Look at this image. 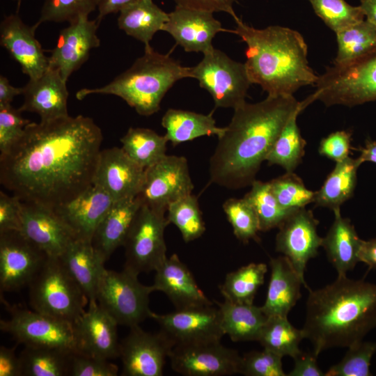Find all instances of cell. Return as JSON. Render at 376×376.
<instances>
[{
    "label": "cell",
    "mask_w": 376,
    "mask_h": 376,
    "mask_svg": "<svg viewBox=\"0 0 376 376\" xmlns=\"http://www.w3.org/2000/svg\"><path fill=\"white\" fill-rule=\"evenodd\" d=\"M102 141L99 126L83 115L31 122L0 155V182L21 201L54 209L93 185Z\"/></svg>",
    "instance_id": "6da1fadb"
},
{
    "label": "cell",
    "mask_w": 376,
    "mask_h": 376,
    "mask_svg": "<svg viewBox=\"0 0 376 376\" xmlns=\"http://www.w3.org/2000/svg\"><path fill=\"white\" fill-rule=\"evenodd\" d=\"M293 95H267L234 109L210 159V182L237 189L251 185L286 122L300 107Z\"/></svg>",
    "instance_id": "7a4b0ae2"
},
{
    "label": "cell",
    "mask_w": 376,
    "mask_h": 376,
    "mask_svg": "<svg viewBox=\"0 0 376 376\" xmlns=\"http://www.w3.org/2000/svg\"><path fill=\"white\" fill-rule=\"evenodd\" d=\"M308 290L302 330L317 356L329 348L349 347L376 327L375 284L345 275Z\"/></svg>",
    "instance_id": "3957f363"
},
{
    "label": "cell",
    "mask_w": 376,
    "mask_h": 376,
    "mask_svg": "<svg viewBox=\"0 0 376 376\" xmlns=\"http://www.w3.org/2000/svg\"><path fill=\"white\" fill-rule=\"evenodd\" d=\"M233 31L246 44L245 66L251 82L268 95H293L299 88L315 84L308 65L307 45L295 30L281 26L256 29L235 21Z\"/></svg>",
    "instance_id": "277c9868"
},
{
    "label": "cell",
    "mask_w": 376,
    "mask_h": 376,
    "mask_svg": "<svg viewBox=\"0 0 376 376\" xmlns=\"http://www.w3.org/2000/svg\"><path fill=\"white\" fill-rule=\"evenodd\" d=\"M191 77V68L182 66L169 54H160L151 46L143 56L109 84L77 91L81 100L90 95H113L125 100L141 116H150L160 109L166 92L178 80Z\"/></svg>",
    "instance_id": "5b68a950"
},
{
    "label": "cell",
    "mask_w": 376,
    "mask_h": 376,
    "mask_svg": "<svg viewBox=\"0 0 376 376\" xmlns=\"http://www.w3.org/2000/svg\"><path fill=\"white\" fill-rule=\"evenodd\" d=\"M28 286L33 310L72 324L89 302L59 257L48 256Z\"/></svg>",
    "instance_id": "8992f818"
},
{
    "label": "cell",
    "mask_w": 376,
    "mask_h": 376,
    "mask_svg": "<svg viewBox=\"0 0 376 376\" xmlns=\"http://www.w3.org/2000/svg\"><path fill=\"white\" fill-rule=\"evenodd\" d=\"M315 85L317 89L311 100L327 107L376 101V50L354 61L328 67Z\"/></svg>",
    "instance_id": "52a82bcc"
},
{
    "label": "cell",
    "mask_w": 376,
    "mask_h": 376,
    "mask_svg": "<svg viewBox=\"0 0 376 376\" xmlns=\"http://www.w3.org/2000/svg\"><path fill=\"white\" fill-rule=\"evenodd\" d=\"M153 285H144L138 274L123 268L121 272L104 268L100 276L96 301L120 325H138L150 318L149 296Z\"/></svg>",
    "instance_id": "ba28073f"
},
{
    "label": "cell",
    "mask_w": 376,
    "mask_h": 376,
    "mask_svg": "<svg viewBox=\"0 0 376 376\" xmlns=\"http://www.w3.org/2000/svg\"><path fill=\"white\" fill-rule=\"evenodd\" d=\"M165 213L141 203L123 244L124 269L138 275L148 273L155 271L167 258L164 230L169 224Z\"/></svg>",
    "instance_id": "9c48e42d"
},
{
    "label": "cell",
    "mask_w": 376,
    "mask_h": 376,
    "mask_svg": "<svg viewBox=\"0 0 376 376\" xmlns=\"http://www.w3.org/2000/svg\"><path fill=\"white\" fill-rule=\"evenodd\" d=\"M191 77L212 95L215 107L233 108L245 102L252 84L244 63L237 62L214 47L191 68Z\"/></svg>",
    "instance_id": "30bf717a"
},
{
    "label": "cell",
    "mask_w": 376,
    "mask_h": 376,
    "mask_svg": "<svg viewBox=\"0 0 376 376\" xmlns=\"http://www.w3.org/2000/svg\"><path fill=\"white\" fill-rule=\"evenodd\" d=\"M8 310L10 318L1 320L0 329L17 343L76 352L72 323L17 306H9Z\"/></svg>",
    "instance_id": "8fae6325"
},
{
    "label": "cell",
    "mask_w": 376,
    "mask_h": 376,
    "mask_svg": "<svg viewBox=\"0 0 376 376\" xmlns=\"http://www.w3.org/2000/svg\"><path fill=\"white\" fill-rule=\"evenodd\" d=\"M169 359L185 376H227L240 373L242 357L221 340L175 344Z\"/></svg>",
    "instance_id": "7c38bea8"
},
{
    "label": "cell",
    "mask_w": 376,
    "mask_h": 376,
    "mask_svg": "<svg viewBox=\"0 0 376 376\" xmlns=\"http://www.w3.org/2000/svg\"><path fill=\"white\" fill-rule=\"evenodd\" d=\"M193 189L187 159L166 155L146 169L143 183L137 196L142 204L166 212L171 203L192 194Z\"/></svg>",
    "instance_id": "4fadbf2b"
},
{
    "label": "cell",
    "mask_w": 376,
    "mask_h": 376,
    "mask_svg": "<svg viewBox=\"0 0 376 376\" xmlns=\"http://www.w3.org/2000/svg\"><path fill=\"white\" fill-rule=\"evenodd\" d=\"M175 345L161 330L152 334L143 330L139 324L131 327L127 336L120 343L121 375L162 376Z\"/></svg>",
    "instance_id": "5bb4252c"
},
{
    "label": "cell",
    "mask_w": 376,
    "mask_h": 376,
    "mask_svg": "<svg viewBox=\"0 0 376 376\" xmlns=\"http://www.w3.org/2000/svg\"><path fill=\"white\" fill-rule=\"evenodd\" d=\"M48 256L20 231L0 233L1 292L29 285Z\"/></svg>",
    "instance_id": "9a60e30c"
},
{
    "label": "cell",
    "mask_w": 376,
    "mask_h": 376,
    "mask_svg": "<svg viewBox=\"0 0 376 376\" xmlns=\"http://www.w3.org/2000/svg\"><path fill=\"white\" fill-rule=\"evenodd\" d=\"M319 221L312 211L305 207L292 212L279 226L276 251L282 253L304 281L308 260L316 257L322 237L318 233Z\"/></svg>",
    "instance_id": "2e32d148"
},
{
    "label": "cell",
    "mask_w": 376,
    "mask_h": 376,
    "mask_svg": "<svg viewBox=\"0 0 376 376\" xmlns=\"http://www.w3.org/2000/svg\"><path fill=\"white\" fill-rule=\"evenodd\" d=\"M150 318L175 344L221 340L224 335L219 308L197 306L166 313L151 311Z\"/></svg>",
    "instance_id": "e0dca14e"
},
{
    "label": "cell",
    "mask_w": 376,
    "mask_h": 376,
    "mask_svg": "<svg viewBox=\"0 0 376 376\" xmlns=\"http://www.w3.org/2000/svg\"><path fill=\"white\" fill-rule=\"evenodd\" d=\"M118 325L95 299L90 300L88 309L72 323L76 352L107 359L119 357Z\"/></svg>",
    "instance_id": "ac0fdd59"
},
{
    "label": "cell",
    "mask_w": 376,
    "mask_h": 376,
    "mask_svg": "<svg viewBox=\"0 0 376 376\" xmlns=\"http://www.w3.org/2000/svg\"><path fill=\"white\" fill-rule=\"evenodd\" d=\"M145 172L122 148H107L100 152L93 185L104 190L113 202L135 198L141 191Z\"/></svg>",
    "instance_id": "d6986e66"
},
{
    "label": "cell",
    "mask_w": 376,
    "mask_h": 376,
    "mask_svg": "<svg viewBox=\"0 0 376 376\" xmlns=\"http://www.w3.org/2000/svg\"><path fill=\"white\" fill-rule=\"evenodd\" d=\"M99 22L81 15L61 30L56 45L49 56V68L58 70L67 81L88 58L91 51L98 47Z\"/></svg>",
    "instance_id": "ffe728a7"
},
{
    "label": "cell",
    "mask_w": 376,
    "mask_h": 376,
    "mask_svg": "<svg viewBox=\"0 0 376 376\" xmlns=\"http://www.w3.org/2000/svg\"><path fill=\"white\" fill-rule=\"evenodd\" d=\"M21 218L20 232L48 256L59 257L77 239L54 210L42 205L21 201Z\"/></svg>",
    "instance_id": "44dd1931"
},
{
    "label": "cell",
    "mask_w": 376,
    "mask_h": 376,
    "mask_svg": "<svg viewBox=\"0 0 376 376\" xmlns=\"http://www.w3.org/2000/svg\"><path fill=\"white\" fill-rule=\"evenodd\" d=\"M37 26L24 24L17 14L6 17L0 26V42L21 66L29 79L40 77L49 68V57L35 37Z\"/></svg>",
    "instance_id": "7402d4cb"
},
{
    "label": "cell",
    "mask_w": 376,
    "mask_h": 376,
    "mask_svg": "<svg viewBox=\"0 0 376 376\" xmlns=\"http://www.w3.org/2000/svg\"><path fill=\"white\" fill-rule=\"evenodd\" d=\"M162 31L169 33L188 52H205L214 48L212 40L225 31L213 13L176 6L169 13Z\"/></svg>",
    "instance_id": "603a6c76"
},
{
    "label": "cell",
    "mask_w": 376,
    "mask_h": 376,
    "mask_svg": "<svg viewBox=\"0 0 376 376\" xmlns=\"http://www.w3.org/2000/svg\"><path fill=\"white\" fill-rule=\"evenodd\" d=\"M66 82L58 70L49 68L23 87L24 102L19 110L37 113L42 122L68 116Z\"/></svg>",
    "instance_id": "cb8c5ba5"
},
{
    "label": "cell",
    "mask_w": 376,
    "mask_h": 376,
    "mask_svg": "<svg viewBox=\"0 0 376 376\" xmlns=\"http://www.w3.org/2000/svg\"><path fill=\"white\" fill-rule=\"evenodd\" d=\"M113 202L104 190L91 185L71 201L53 210L77 239L92 242L98 224Z\"/></svg>",
    "instance_id": "d4e9b609"
},
{
    "label": "cell",
    "mask_w": 376,
    "mask_h": 376,
    "mask_svg": "<svg viewBox=\"0 0 376 376\" xmlns=\"http://www.w3.org/2000/svg\"><path fill=\"white\" fill-rule=\"evenodd\" d=\"M155 272V291L164 292L175 309L212 305L176 253L167 257Z\"/></svg>",
    "instance_id": "484cf974"
},
{
    "label": "cell",
    "mask_w": 376,
    "mask_h": 376,
    "mask_svg": "<svg viewBox=\"0 0 376 376\" xmlns=\"http://www.w3.org/2000/svg\"><path fill=\"white\" fill-rule=\"evenodd\" d=\"M271 274L267 297L261 306L267 317H288L300 299L301 285L308 288L284 256L271 258Z\"/></svg>",
    "instance_id": "4316f807"
},
{
    "label": "cell",
    "mask_w": 376,
    "mask_h": 376,
    "mask_svg": "<svg viewBox=\"0 0 376 376\" xmlns=\"http://www.w3.org/2000/svg\"><path fill=\"white\" fill-rule=\"evenodd\" d=\"M141 205L138 196L114 201L98 224L92 244L105 262L117 248L123 246Z\"/></svg>",
    "instance_id": "83f0119b"
},
{
    "label": "cell",
    "mask_w": 376,
    "mask_h": 376,
    "mask_svg": "<svg viewBox=\"0 0 376 376\" xmlns=\"http://www.w3.org/2000/svg\"><path fill=\"white\" fill-rule=\"evenodd\" d=\"M333 212L334 220L322 237V246L338 276H345L360 262L359 252L363 240L358 236L351 221L342 217L340 209Z\"/></svg>",
    "instance_id": "f1b7e54d"
},
{
    "label": "cell",
    "mask_w": 376,
    "mask_h": 376,
    "mask_svg": "<svg viewBox=\"0 0 376 376\" xmlns=\"http://www.w3.org/2000/svg\"><path fill=\"white\" fill-rule=\"evenodd\" d=\"M59 258L88 300H96L97 287L105 261L92 242L75 240Z\"/></svg>",
    "instance_id": "f546056e"
},
{
    "label": "cell",
    "mask_w": 376,
    "mask_h": 376,
    "mask_svg": "<svg viewBox=\"0 0 376 376\" xmlns=\"http://www.w3.org/2000/svg\"><path fill=\"white\" fill-rule=\"evenodd\" d=\"M224 335L234 342L257 340L268 317L261 306L224 299L217 303Z\"/></svg>",
    "instance_id": "4dcf8cb0"
},
{
    "label": "cell",
    "mask_w": 376,
    "mask_h": 376,
    "mask_svg": "<svg viewBox=\"0 0 376 376\" xmlns=\"http://www.w3.org/2000/svg\"><path fill=\"white\" fill-rule=\"evenodd\" d=\"M119 13V29L143 42L145 47L150 46V42L154 35L162 31L169 19V13L159 8L152 0H136Z\"/></svg>",
    "instance_id": "1f68e13d"
},
{
    "label": "cell",
    "mask_w": 376,
    "mask_h": 376,
    "mask_svg": "<svg viewBox=\"0 0 376 376\" xmlns=\"http://www.w3.org/2000/svg\"><path fill=\"white\" fill-rule=\"evenodd\" d=\"M166 137L175 146L203 136L216 135L220 137L226 127L217 126L212 114L198 113L182 109H169L162 119Z\"/></svg>",
    "instance_id": "d6a6232c"
},
{
    "label": "cell",
    "mask_w": 376,
    "mask_h": 376,
    "mask_svg": "<svg viewBox=\"0 0 376 376\" xmlns=\"http://www.w3.org/2000/svg\"><path fill=\"white\" fill-rule=\"evenodd\" d=\"M361 165L357 159L350 156L336 163L332 171L321 188L315 191L314 203L317 206L335 210L353 195L357 185V173Z\"/></svg>",
    "instance_id": "836d02e7"
},
{
    "label": "cell",
    "mask_w": 376,
    "mask_h": 376,
    "mask_svg": "<svg viewBox=\"0 0 376 376\" xmlns=\"http://www.w3.org/2000/svg\"><path fill=\"white\" fill-rule=\"evenodd\" d=\"M308 104L306 100L301 102L300 107L286 122L266 157L269 165L277 164L286 172H293L300 164L306 142L301 135L297 118Z\"/></svg>",
    "instance_id": "e575fe53"
},
{
    "label": "cell",
    "mask_w": 376,
    "mask_h": 376,
    "mask_svg": "<svg viewBox=\"0 0 376 376\" xmlns=\"http://www.w3.org/2000/svg\"><path fill=\"white\" fill-rule=\"evenodd\" d=\"M75 352L59 347L25 346L19 354L22 376L70 375Z\"/></svg>",
    "instance_id": "d590c367"
},
{
    "label": "cell",
    "mask_w": 376,
    "mask_h": 376,
    "mask_svg": "<svg viewBox=\"0 0 376 376\" xmlns=\"http://www.w3.org/2000/svg\"><path fill=\"white\" fill-rule=\"evenodd\" d=\"M120 141L126 155L145 169L166 155L167 138L150 129L130 127Z\"/></svg>",
    "instance_id": "8d00e7d4"
},
{
    "label": "cell",
    "mask_w": 376,
    "mask_h": 376,
    "mask_svg": "<svg viewBox=\"0 0 376 376\" xmlns=\"http://www.w3.org/2000/svg\"><path fill=\"white\" fill-rule=\"evenodd\" d=\"M337 55L334 64H344L376 50V27L367 19L350 25L336 33Z\"/></svg>",
    "instance_id": "74e56055"
},
{
    "label": "cell",
    "mask_w": 376,
    "mask_h": 376,
    "mask_svg": "<svg viewBox=\"0 0 376 376\" xmlns=\"http://www.w3.org/2000/svg\"><path fill=\"white\" fill-rule=\"evenodd\" d=\"M304 338L302 329H299L285 317H268L263 327L258 341L267 349L282 358H295L301 351L299 344Z\"/></svg>",
    "instance_id": "f35d334b"
},
{
    "label": "cell",
    "mask_w": 376,
    "mask_h": 376,
    "mask_svg": "<svg viewBox=\"0 0 376 376\" xmlns=\"http://www.w3.org/2000/svg\"><path fill=\"white\" fill-rule=\"evenodd\" d=\"M267 266L263 263H251L226 274L220 286L225 299L253 304L259 288L263 285Z\"/></svg>",
    "instance_id": "ab89813d"
},
{
    "label": "cell",
    "mask_w": 376,
    "mask_h": 376,
    "mask_svg": "<svg viewBox=\"0 0 376 376\" xmlns=\"http://www.w3.org/2000/svg\"><path fill=\"white\" fill-rule=\"evenodd\" d=\"M251 186L250 191L244 198L257 214L260 230L265 232L279 228L294 210H288L281 206L272 193L269 182L255 180Z\"/></svg>",
    "instance_id": "60d3db41"
},
{
    "label": "cell",
    "mask_w": 376,
    "mask_h": 376,
    "mask_svg": "<svg viewBox=\"0 0 376 376\" xmlns=\"http://www.w3.org/2000/svg\"><path fill=\"white\" fill-rule=\"evenodd\" d=\"M166 212L169 224H174L179 229L185 242L195 240L204 233L205 222L198 199L192 194L171 203Z\"/></svg>",
    "instance_id": "b9f144b4"
},
{
    "label": "cell",
    "mask_w": 376,
    "mask_h": 376,
    "mask_svg": "<svg viewBox=\"0 0 376 376\" xmlns=\"http://www.w3.org/2000/svg\"><path fill=\"white\" fill-rule=\"evenodd\" d=\"M269 185L279 203L285 210L306 207L314 202L315 191L306 188L302 180L294 172H286L271 180Z\"/></svg>",
    "instance_id": "7bdbcfd3"
},
{
    "label": "cell",
    "mask_w": 376,
    "mask_h": 376,
    "mask_svg": "<svg viewBox=\"0 0 376 376\" xmlns=\"http://www.w3.org/2000/svg\"><path fill=\"white\" fill-rule=\"evenodd\" d=\"M223 210L237 239L244 243L258 239V233L260 230L257 214L244 198L226 200Z\"/></svg>",
    "instance_id": "ee69618b"
},
{
    "label": "cell",
    "mask_w": 376,
    "mask_h": 376,
    "mask_svg": "<svg viewBox=\"0 0 376 376\" xmlns=\"http://www.w3.org/2000/svg\"><path fill=\"white\" fill-rule=\"evenodd\" d=\"M308 1L315 14L335 33L365 17L360 6H351L345 0Z\"/></svg>",
    "instance_id": "f6af8a7d"
},
{
    "label": "cell",
    "mask_w": 376,
    "mask_h": 376,
    "mask_svg": "<svg viewBox=\"0 0 376 376\" xmlns=\"http://www.w3.org/2000/svg\"><path fill=\"white\" fill-rule=\"evenodd\" d=\"M376 352V343L363 340L348 347L340 362L332 366L325 376H370L371 359Z\"/></svg>",
    "instance_id": "bcb514c9"
},
{
    "label": "cell",
    "mask_w": 376,
    "mask_h": 376,
    "mask_svg": "<svg viewBox=\"0 0 376 376\" xmlns=\"http://www.w3.org/2000/svg\"><path fill=\"white\" fill-rule=\"evenodd\" d=\"M99 0H45L37 27L45 22L69 23L97 8Z\"/></svg>",
    "instance_id": "7dc6e473"
},
{
    "label": "cell",
    "mask_w": 376,
    "mask_h": 376,
    "mask_svg": "<svg viewBox=\"0 0 376 376\" xmlns=\"http://www.w3.org/2000/svg\"><path fill=\"white\" fill-rule=\"evenodd\" d=\"M282 357L265 349L251 351L242 357L240 374L246 376H285Z\"/></svg>",
    "instance_id": "c3c4849f"
},
{
    "label": "cell",
    "mask_w": 376,
    "mask_h": 376,
    "mask_svg": "<svg viewBox=\"0 0 376 376\" xmlns=\"http://www.w3.org/2000/svg\"><path fill=\"white\" fill-rule=\"evenodd\" d=\"M19 109L11 105L0 107V151L8 152L22 137L24 129L31 121L22 116Z\"/></svg>",
    "instance_id": "681fc988"
},
{
    "label": "cell",
    "mask_w": 376,
    "mask_h": 376,
    "mask_svg": "<svg viewBox=\"0 0 376 376\" xmlns=\"http://www.w3.org/2000/svg\"><path fill=\"white\" fill-rule=\"evenodd\" d=\"M118 373V366L109 362V359L77 352L72 354L70 376H116Z\"/></svg>",
    "instance_id": "f907efd6"
},
{
    "label": "cell",
    "mask_w": 376,
    "mask_h": 376,
    "mask_svg": "<svg viewBox=\"0 0 376 376\" xmlns=\"http://www.w3.org/2000/svg\"><path fill=\"white\" fill-rule=\"evenodd\" d=\"M351 133L345 130L337 131L322 139L318 148L319 153L338 162L349 157Z\"/></svg>",
    "instance_id": "816d5d0a"
},
{
    "label": "cell",
    "mask_w": 376,
    "mask_h": 376,
    "mask_svg": "<svg viewBox=\"0 0 376 376\" xmlns=\"http://www.w3.org/2000/svg\"><path fill=\"white\" fill-rule=\"evenodd\" d=\"M21 201L13 195L0 191V233L21 231Z\"/></svg>",
    "instance_id": "f5cc1de1"
},
{
    "label": "cell",
    "mask_w": 376,
    "mask_h": 376,
    "mask_svg": "<svg viewBox=\"0 0 376 376\" xmlns=\"http://www.w3.org/2000/svg\"><path fill=\"white\" fill-rule=\"evenodd\" d=\"M176 6L209 11L214 12H226L230 15L235 21L239 17L236 15L233 10V3L235 0H174Z\"/></svg>",
    "instance_id": "db71d44e"
},
{
    "label": "cell",
    "mask_w": 376,
    "mask_h": 376,
    "mask_svg": "<svg viewBox=\"0 0 376 376\" xmlns=\"http://www.w3.org/2000/svg\"><path fill=\"white\" fill-rule=\"evenodd\" d=\"M318 356L313 352H301L294 358L295 364L289 376H324L325 373L320 368L317 363Z\"/></svg>",
    "instance_id": "11a10c76"
},
{
    "label": "cell",
    "mask_w": 376,
    "mask_h": 376,
    "mask_svg": "<svg viewBox=\"0 0 376 376\" xmlns=\"http://www.w3.org/2000/svg\"><path fill=\"white\" fill-rule=\"evenodd\" d=\"M0 376H22V366L15 347H0Z\"/></svg>",
    "instance_id": "9f6ffc18"
},
{
    "label": "cell",
    "mask_w": 376,
    "mask_h": 376,
    "mask_svg": "<svg viewBox=\"0 0 376 376\" xmlns=\"http://www.w3.org/2000/svg\"><path fill=\"white\" fill-rule=\"evenodd\" d=\"M23 93V87L12 86L4 76H0V107L11 105L14 97Z\"/></svg>",
    "instance_id": "6f0895ef"
},
{
    "label": "cell",
    "mask_w": 376,
    "mask_h": 376,
    "mask_svg": "<svg viewBox=\"0 0 376 376\" xmlns=\"http://www.w3.org/2000/svg\"><path fill=\"white\" fill-rule=\"evenodd\" d=\"M136 0H99L97 4L98 17L100 22L107 15L120 12L123 8Z\"/></svg>",
    "instance_id": "680465c9"
},
{
    "label": "cell",
    "mask_w": 376,
    "mask_h": 376,
    "mask_svg": "<svg viewBox=\"0 0 376 376\" xmlns=\"http://www.w3.org/2000/svg\"><path fill=\"white\" fill-rule=\"evenodd\" d=\"M360 262L364 263L369 269H376V237L363 240L359 252Z\"/></svg>",
    "instance_id": "91938a15"
},
{
    "label": "cell",
    "mask_w": 376,
    "mask_h": 376,
    "mask_svg": "<svg viewBox=\"0 0 376 376\" xmlns=\"http://www.w3.org/2000/svg\"><path fill=\"white\" fill-rule=\"evenodd\" d=\"M359 150L361 154L357 159L361 164L365 162L376 164V141H368Z\"/></svg>",
    "instance_id": "94428289"
},
{
    "label": "cell",
    "mask_w": 376,
    "mask_h": 376,
    "mask_svg": "<svg viewBox=\"0 0 376 376\" xmlns=\"http://www.w3.org/2000/svg\"><path fill=\"white\" fill-rule=\"evenodd\" d=\"M360 7L366 19L376 27V0H361Z\"/></svg>",
    "instance_id": "6125c7cd"
},
{
    "label": "cell",
    "mask_w": 376,
    "mask_h": 376,
    "mask_svg": "<svg viewBox=\"0 0 376 376\" xmlns=\"http://www.w3.org/2000/svg\"><path fill=\"white\" fill-rule=\"evenodd\" d=\"M17 1H20L21 0H17Z\"/></svg>",
    "instance_id": "be15d7a7"
}]
</instances>
